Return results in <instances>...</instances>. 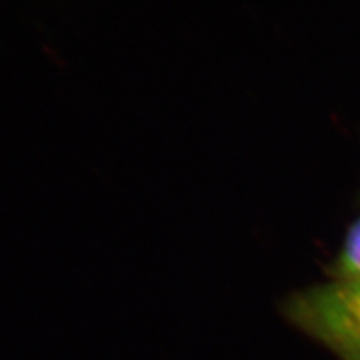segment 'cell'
<instances>
[{
  "label": "cell",
  "mask_w": 360,
  "mask_h": 360,
  "mask_svg": "<svg viewBox=\"0 0 360 360\" xmlns=\"http://www.w3.org/2000/svg\"><path fill=\"white\" fill-rule=\"evenodd\" d=\"M329 272L332 279H360V218L347 231Z\"/></svg>",
  "instance_id": "cell-2"
},
{
  "label": "cell",
  "mask_w": 360,
  "mask_h": 360,
  "mask_svg": "<svg viewBox=\"0 0 360 360\" xmlns=\"http://www.w3.org/2000/svg\"><path fill=\"white\" fill-rule=\"evenodd\" d=\"M279 309L338 360H360V279H332L292 291Z\"/></svg>",
  "instance_id": "cell-1"
}]
</instances>
